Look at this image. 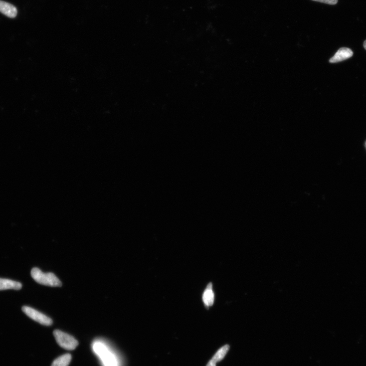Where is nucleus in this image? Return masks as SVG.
I'll return each instance as SVG.
<instances>
[{
	"label": "nucleus",
	"instance_id": "f257e3e1",
	"mask_svg": "<svg viewBox=\"0 0 366 366\" xmlns=\"http://www.w3.org/2000/svg\"><path fill=\"white\" fill-rule=\"evenodd\" d=\"M93 349L99 357L103 366H118V359L116 355L101 341L93 343Z\"/></svg>",
	"mask_w": 366,
	"mask_h": 366
},
{
	"label": "nucleus",
	"instance_id": "f03ea898",
	"mask_svg": "<svg viewBox=\"0 0 366 366\" xmlns=\"http://www.w3.org/2000/svg\"><path fill=\"white\" fill-rule=\"evenodd\" d=\"M32 278L38 283L51 287L62 286V283L53 273H45L38 268H34L31 272Z\"/></svg>",
	"mask_w": 366,
	"mask_h": 366
},
{
	"label": "nucleus",
	"instance_id": "7ed1b4c3",
	"mask_svg": "<svg viewBox=\"0 0 366 366\" xmlns=\"http://www.w3.org/2000/svg\"><path fill=\"white\" fill-rule=\"evenodd\" d=\"M54 335L57 343L63 348L68 350L75 349L78 346V341L72 336L56 329Z\"/></svg>",
	"mask_w": 366,
	"mask_h": 366
},
{
	"label": "nucleus",
	"instance_id": "20e7f679",
	"mask_svg": "<svg viewBox=\"0 0 366 366\" xmlns=\"http://www.w3.org/2000/svg\"><path fill=\"white\" fill-rule=\"evenodd\" d=\"M22 311L29 317L43 325L50 326L53 323L51 318L30 307L23 306Z\"/></svg>",
	"mask_w": 366,
	"mask_h": 366
},
{
	"label": "nucleus",
	"instance_id": "39448f33",
	"mask_svg": "<svg viewBox=\"0 0 366 366\" xmlns=\"http://www.w3.org/2000/svg\"><path fill=\"white\" fill-rule=\"evenodd\" d=\"M353 53L351 49L347 48H340L335 55L329 60V63H336L349 59L353 56Z\"/></svg>",
	"mask_w": 366,
	"mask_h": 366
},
{
	"label": "nucleus",
	"instance_id": "423d86ee",
	"mask_svg": "<svg viewBox=\"0 0 366 366\" xmlns=\"http://www.w3.org/2000/svg\"><path fill=\"white\" fill-rule=\"evenodd\" d=\"M0 13L9 18H15L18 15V10L14 6L0 0Z\"/></svg>",
	"mask_w": 366,
	"mask_h": 366
},
{
	"label": "nucleus",
	"instance_id": "0eeeda50",
	"mask_svg": "<svg viewBox=\"0 0 366 366\" xmlns=\"http://www.w3.org/2000/svg\"><path fill=\"white\" fill-rule=\"evenodd\" d=\"M22 284L19 282L8 279L0 278V290L7 289L20 290Z\"/></svg>",
	"mask_w": 366,
	"mask_h": 366
},
{
	"label": "nucleus",
	"instance_id": "6e6552de",
	"mask_svg": "<svg viewBox=\"0 0 366 366\" xmlns=\"http://www.w3.org/2000/svg\"><path fill=\"white\" fill-rule=\"evenodd\" d=\"M212 284L209 283L204 291L203 300L206 306H212L214 302L215 296L212 288Z\"/></svg>",
	"mask_w": 366,
	"mask_h": 366
},
{
	"label": "nucleus",
	"instance_id": "1a4fd4ad",
	"mask_svg": "<svg viewBox=\"0 0 366 366\" xmlns=\"http://www.w3.org/2000/svg\"><path fill=\"white\" fill-rule=\"evenodd\" d=\"M230 348L229 345H226L220 348L211 360L215 363L222 360L229 351Z\"/></svg>",
	"mask_w": 366,
	"mask_h": 366
},
{
	"label": "nucleus",
	"instance_id": "9d476101",
	"mask_svg": "<svg viewBox=\"0 0 366 366\" xmlns=\"http://www.w3.org/2000/svg\"><path fill=\"white\" fill-rule=\"evenodd\" d=\"M72 356L70 354H65L56 358L51 366H68Z\"/></svg>",
	"mask_w": 366,
	"mask_h": 366
},
{
	"label": "nucleus",
	"instance_id": "9b49d317",
	"mask_svg": "<svg viewBox=\"0 0 366 366\" xmlns=\"http://www.w3.org/2000/svg\"><path fill=\"white\" fill-rule=\"evenodd\" d=\"M312 1L329 5H335L338 2V0H312Z\"/></svg>",
	"mask_w": 366,
	"mask_h": 366
},
{
	"label": "nucleus",
	"instance_id": "f8f14e48",
	"mask_svg": "<svg viewBox=\"0 0 366 366\" xmlns=\"http://www.w3.org/2000/svg\"><path fill=\"white\" fill-rule=\"evenodd\" d=\"M207 366H216V363H214V362H213V361H212L211 360H210V361H209L208 362V364H207Z\"/></svg>",
	"mask_w": 366,
	"mask_h": 366
},
{
	"label": "nucleus",
	"instance_id": "ddd939ff",
	"mask_svg": "<svg viewBox=\"0 0 366 366\" xmlns=\"http://www.w3.org/2000/svg\"><path fill=\"white\" fill-rule=\"evenodd\" d=\"M363 47L364 49L366 50V41H365L363 43Z\"/></svg>",
	"mask_w": 366,
	"mask_h": 366
}]
</instances>
